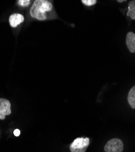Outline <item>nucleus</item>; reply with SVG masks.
<instances>
[{
    "label": "nucleus",
    "mask_w": 135,
    "mask_h": 152,
    "mask_svg": "<svg viewBox=\"0 0 135 152\" xmlns=\"http://www.w3.org/2000/svg\"><path fill=\"white\" fill-rule=\"evenodd\" d=\"M31 16L39 21L54 18L55 12L51 2L47 0H35L30 9Z\"/></svg>",
    "instance_id": "obj_1"
},
{
    "label": "nucleus",
    "mask_w": 135,
    "mask_h": 152,
    "mask_svg": "<svg viewBox=\"0 0 135 152\" xmlns=\"http://www.w3.org/2000/svg\"><path fill=\"white\" fill-rule=\"evenodd\" d=\"M90 142L88 137H77L71 144L70 151L71 152H86Z\"/></svg>",
    "instance_id": "obj_2"
},
{
    "label": "nucleus",
    "mask_w": 135,
    "mask_h": 152,
    "mask_svg": "<svg viewBox=\"0 0 135 152\" xmlns=\"http://www.w3.org/2000/svg\"><path fill=\"white\" fill-rule=\"evenodd\" d=\"M124 150V143L119 138H113L108 141L104 147L105 152H122Z\"/></svg>",
    "instance_id": "obj_3"
},
{
    "label": "nucleus",
    "mask_w": 135,
    "mask_h": 152,
    "mask_svg": "<svg viewBox=\"0 0 135 152\" xmlns=\"http://www.w3.org/2000/svg\"><path fill=\"white\" fill-rule=\"evenodd\" d=\"M11 104L8 99L0 98V120H4L11 114Z\"/></svg>",
    "instance_id": "obj_4"
},
{
    "label": "nucleus",
    "mask_w": 135,
    "mask_h": 152,
    "mask_svg": "<svg viewBox=\"0 0 135 152\" xmlns=\"http://www.w3.org/2000/svg\"><path fill=\"white\" fill-rule=\"evenodd\" d=\"M24 21V17L20 14H12L9 18V22L12 28H16Z\"/></svg>",
    "instance_id": "obj_5"
},
{
    "label": "nucleus",
    "mask_w": 135,
    "mask_h": 152,
    "mask_svg": "<svg viewBox=\"0 0 135 152\" xmlns=\"http://www.w3.org/2000/svg\"><path fill=\"white\" fill-rule=\"evenodd\" d=\"M126 45L131 53H135V34L128 32L126 35Z\"/></svg>",
    "instance_id": "obj_6"
},
{
    "label": "nucleus",
    "mask_w": 135,
    "mask_h": 152,
    "mask_svg": "<svg viewBox=\"0 0 135 152\" xmlns=\"http://www.w3.org/2000/svg\"><path fill=\"white\" fill-rule=\"evenodd\" d=\"M128 102L132 109H135V85L129 91L128 97Z\"/></svg>",
    "instance_id": "obj_7"
},
{
    "label": "nucleus",
    "mask_w": 135,
    "mask_h": 152,
    "mask_svg": "<svg viewBox=\"0 0 135 152\" xmlns=\"http://www.w3.org/2000/svg\"><path fill=\"white\" fill-rule=\"evenodd\" d=\"M128 10L127 12V15L130 17L131 19L135 20V1H130L128 3Z\"/></svg>",
    "instance_id": "obj_8"
},
{
    "label": "nucleus",
    "mask_w": 135,
    "mask_h": 152,
    "mask_svg": "<svg viewBox=\"0 0 135 152\" xmlns=\"http://www.w3.org/2000/svg\"><path fill=\"white\" fill-rule=\"evenodd\" d=\"M18 5H20L21 7H28L30 5L31 1L30 0H19V1H17Z\"/></svg>",
    "instance_id": "obj_9"
},
{
    "label": "nucleus",
    "mask_w": 135,
    "mask_h": 152,
    "mask_svg": "<svg viewBox=\"0 0 135 152\" xmlns=\"http://www.w3.org/2000/svg\"><path fill=\"white\" fill-rule=\"evenodd\" d=\"M83 4L87 6H92L96 4V0H82L81 1Z\"/></svg>",
    "instance_id": "obj_10"
},
{
    "label": "nucleus",
    "mask_w": 135,
    "mask_h": 152,
    "mask_svg": "<svg viewBox=\"0 0 135 152\" xmlns=\"http://www.w3.org/2000/svg\"><path fill=\"white\" fill-rule=\"evenodd\" d=\"M14 134L15 136H19L20 134V130L19 129H15L14 132Z\"/></svg>",
    "instance_id": "obj_11"
},
{
    "label": "nucleus",
    "mask_w": 135,
    "mask_h": 152,
    "mask_svg": "<svg viewBox=\"0 0 135 152\" xmlns=\"http://www.w3.org/2000/svg\"><path fill=\"white\" fill-rule=\"evenodd\" d=\"M117 1L119 2V3H122V2H124L126 1H125V0H117Z\"/></svg>",
    "instance_id": "obj_12"
}]
</instances>
